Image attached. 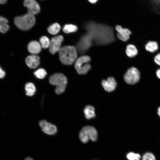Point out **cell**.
Here are the masks:
<instances>
[{"label": "cell", "mask_w": 160, "mask_h": 160, "mask_svg": "<svg viewBox=\"0 0 160 160\" xmlns=\"http://www.w3.org/2000/svg\"><path fill=\"white\" fill-rule=\"evenodd\" d=\"M59 52L60 60L64 64L71 65L77 59V50L74 46H64Z\"/></svg>", "instance_id": "obj_1"}, {"label": "cell", "mask_w": 160, "mask_h": 160, "mask_svg": "<svg viewBox=\"0 0 160 160\" xmlns=\"http://www.w3.org/2000/svg\"><path fill=\"white\" fill-rule=\"evenodd\" d=\"M36 19L34 15L29 13L23 16L16 17L14 23L19 29L27 30L31 28L35 24Z\"/></svg>", "instance_id": "obj_2"}, {"label": "cell", "mask_w": 160, "mask_h": 160, "mask_svg": "<svg viewBox=\"0 0 160 160\" xmlns=\"http://www.w3.org/2000/svg\"><path fill=\"white\" fill-rule=\"evenodd\" d=\"M50 83L56 86L55 93L59 95L65 91L67 83L66 77L61 73H55L51 76L49 79Z\"/></svg>", "instance_id": "obj_3"}, {"label": "cell", "mask_w": 160, "mask_h": 160, "mask_svg": "<svg viewBox=\"0 0 160 160\" xmlns=\"http://www.w3.org/2000/svg\"><path fill=\"white\" fill-rule=\"evenodd\" d=\"M79 138L84 143H87L89 140L96 141L97 138V133L96 129L91 126H87L83 127L79 133Z\"/></svg>", "instance_id": "obj_4"}, {"label": "cell", "mask_w": 160, "mask_h": 160, "mask_svg": "<svg viewBox=\"0 0 160 160\" xmlns=\"http://www.w3.org/2000/svg\"><path fill=\"white\" fill-rule=\"evenodd\" d=\"M90 57L87 55L81 56L76 61L75 67L77 72L79 74H86L91 68L89 63L90 61Z\"/></svg>", "instance_id": "obj_5"}, {"label": "cell", "mask_w": 160, "mask_h": 160, "mask_svg": "<svg viewBox=\"0 0 160 160\" xmlns=\"http://www.w3.org/2000/svg\"><path fill=\"white\" fill-rule=\"evenodd\" d=\"M125 81L129 84H134L139 81L140 78V73L137 69L132 67L128 69L124 76Z\"/></svg>", "instance_id": "obj_6"}, {"label": "cell", "mask_w": 160, "mask_h": 160, "mask_svg": "<svg viewBox=\"0 0 160 160\" xmlns=\"http://www.w3.org/2000/svg\"><path fill=\"white\" fill-rule=\"evenodd\" d=\"M63 40V37L61 35L56 36L51 39L49 47V51L51 53L54 54L60 51Z\"/></svg>", "instance_id": "obj_7"}, {"label": "cell", "mask_w": 160, "mask_h": 160, "mask_svg": "<svg viewBox=\"0 0 160 160\" xmlns=\"http://www.w3.org/2000/svg\"><path fill=\"white\" fill-rule=\"evenodd\" d=\"M23 4L27 8L28 13L34 15L38 14L40 11V6L35 0H24Z\"/></svg>", "instance_id": "obj_8"}, {"label": "cell", "mask_w": 160, "mask_h": 160, "mask_svg": "<svg viewBox=\"0 0 160 160\" xmlns=\"http://www.w3.org/2000/svg\"><path fill=\"white\" fill-rule=\"evenodd\" d=\"M39 125L41 127L42 131L46 134L53 135L56 134L57 131L56 127L45 120L40 121Z\"/></svg>", "instance_id": "obj_9"}, {"label": "cell", "mask_w": 160, "mask_h": 160, "mask_svg": "<svg viewBox=\"0 0 160 160\" xmlns=\"http://www.w3.org/2000/svg\"><path fill=\"white\" fill-rule=\"evenodd\" d=\"M102 85L105 91L110 92L115 89L117 83L115 79L113 77H109L106 80H103L102 81Z\"/></svg>", "instance_id": "obj_10"}, {"label": "cell", "mask_w": 160, "mask_h": 160, "mask_svg": "<svg viewBox=\"0 0 160 160\" xmlns=\"http://www.w3.org/2000/svg\"><path fill=\"white\" fill-rule=\"evenodd\" d=\"M115 28L118 32L117 36L119 39L123 41H126L129 39L131 32L129 29L123 28L119 25H117Z\"/></svg>", "instance_id": "obj_11"}, {"label": "cell", "mask_w": 160, "mask_h": 160, "mask_svg": "<svg viewBox=\"0 0 160 160\" xmlns=\"http://www.w3.org/2000/svg\"><path fill=\"white\" fill-rule=\"evenodd\" d=\"M27 65L30 68H35L40 63V58L37 55H33L28 56L25 60Z\"/></svg>", "instance_id": "obj_12"}, {"label": "cell", "mask_w": 160, "mask_h": 160, "mask_svg": "<svg viewBox=\"0 0 160 160\" xmlns=\"http://www.w3.org/2000/svg\"><path fill=\"white\" fill-rule=\"evenodd\" d=\"M41 46L40 44L36 41H32L28 44V49L29 52L33 54L39 53L41 51Z\"/></svg>", "instance_id": "obj_13"}, {"label": "cell", "mask_w": 160, "mask_h": 160, "mask_svg": "<svg viewBox=\"0 0 160 160\" xmlns=\"http://www.w3.org/2000/svg\"><path fill=\"white\" fill-rule=\"evenodd\" d=\"M95 109L94 107L91 105L86 106L84 110L85 116L87 119H90L95 117Z\"/></svg>", "instance_id": "obj_14"}, {"label": "cell", "mask_w": 160, "mask_h": 160, "mask_svg": "<svg viewBox=\"0 0 160 160\" xmlns=\"http://www.w3.org/2000/svg\"><path fill=\"white\" fill-rule=\"evenodd\" d=\"M8 22L6 18L0 16V33H5L9 30V26L8 24Z\"/></svg>", "instance_id": "obj_15"}, {"label": "cell", "mask_w": 160, "mask_h": 160, "mask_svg": "<svg viewBox=\"0 0 160 160\" xmlns=\"http://www.w3.org/2000/svg\"><path fill=\"white\" fill-rule=\"evenodd\" d=\"M126 52L127 55L129 57H133L137 54V50L136 47L132 44H129L127 46Z\"/></svg>", "instance_id": "obj_16"}, {"label": "cell", "mask_w": 160, "mask_h": 160, "mask_svg": "<svg viewBox=\"0 0 160 160\" xmlns=\"http://www.w3.org/2000/svg\"><path fill=\"white\" fill-rule=\"evenodd\" d=\"M25 89L26 95L29 96L33 95L36 91L34 85L31 82L25 84Z\"/></svg>", "instance_id": "obj_17"}, {"label": "cell", "mask_w": 160, "mask_h": 160, "mask_svg": "<svg viewBox=\"0 0 160 160\" xmlns=\"http://www.w3.org/2000/svg\"><path fill=\"white\" fill-rule=\"evenodd\" d=\"M158 48L157 43L154 41H149L145 46L146 50L151 52H154L157 50Z\"/></svg>", "instance_id": "obj_18"}, {"label": "cell", "mask_w": 160, "mask_h": 160, "mask_svg": "<svg viewBox=\"0 0 160 160\" xmlns=\"http://www.w3.org/2000/svg\"><path fill=\"white\" fill-rule=\"evenodd\" d=\"M60 28V25L55 23L50 25L47 29L48 32L52 35L57 34L59 31Z\"/></svg>", "instance_id": "obj_19"}, {"label": "cell", "mask_w": 160, "mask_h": 160, "mask_svg": "<svg viewBox=\"0 0 160 160\" xmlns=\"http://www.w3.org/2000/svg\"><path fill=\"white\" fill-rule=\"evenodd\" d=\"M77 30V27L76 26L71 24L65 25L63 28V31L66 33L75 32Z\"/></svg>", "instance_id": "obj_20"}, {"label": "cell", "mask_w": 160, "mask_h": 160, "mask_svg": "<svg viewBox=\"0 0 160 160\" xmlns=\"http://www.w3.org/2000/svg\"><path fill=\"white\" fill-rule=\"evenodd\" d=\"M34 74L37 78L42 79L45 77L47 75V72L44 69L41 68L34 72Z\"/></svg>", "instance_id": "obj_21"}, {"label": "cell", "mask_w": 160, "mask_h": 160, "mask_svg": "<svg viewBox=\"0 0 160 160\" xmlns=\"http://www.w3.org/2000/svg\"><path fill=\"white\" fill-rule=\"evenodd\" d=\"M50 40L46 36L41 37L39 39L41 47L44 48H46L49 47Z\"/></svg>", "instance_id": "obj_22"}, {"label": "cell", "mask_w": 160, "mask_h": 160, "mask_svg": "<svg viewBox=\"0 0 160 160\" xmlns=\"http://www.w3.org/2000/svg\"><path fill=\"white\" fill-rule=\"evenodd\" d=\"M127 159L129 160H140V155L138 153L130 152L127 155Z\"/></svg>", "instance_id": "obj_23"}, {"label": "cell", "mask_w": 160, "mask_h": 160, "mask_svg": "<svg viewBox=\"0 0 160 160\" xmlns=\"http://www.w3.org/2000/svg\"><path fill=\"white\" fill-rule=\"evenodd\" d=\"M142 160H156V158L153 153L147 152L143 155L142 157Z\"/></svg>", "instance_id": "obj_24"}, {"label": "cell", "mask_w": 160, "mask_h": 160, "mask_svg": "<svg viewBox=\"0 0 160 160\" xmlns=\"http://www.w3.org/2000/svg\"><path fill=\"white\" fill-rule=\"evenodd\" d=\"M154 61L156 64L160 65V53H159L155 56Z\"/></svg>", "instance_id": "obj_25"}, {"label": "cell", "mask_w": 160, "mask_h": 160, "mask_svg": "<svg viewBox=\"0 0 160 160\" xmlns=\"http://www.w3.org/2000/svg\"><path fill=\"white\" fill-rule=\"evenodd\" d=\"M5 75V72L0 66V79L3 78Z\"/></svg>", "instance_id": "obj_26"}, {"label": "cell", "mask_w": 160, "mask_h": 160, "mask_svg": "<svg viewBox=\"0 0 160 160\" xmlns=\"http://www.w3.org/2000/svg\"><path fill=\"white\" fill-rule=\"evenodd\" d=\"M156 75L157 77L160 79V68L158 69L156 71Z\"/></svg>", "instance_id": "obj_27"}, {"label": "cell", "mask_w": 160, "mask_h": 160, "mask_svg": "<svg viewBox=\"0 0 160 160\" xmlns=\"http://www.w3.org/2000/svg\"><path fill=\"white\" fill-rule=\"evenodd\" d=\"M90 3L94 4L97 3L98 0H87Z\"/></svg>", "instance_id": "obj_28"}, {"label": "cell", "mask_w": 160, "mask_h": 160, "mask_svg": "<svg viewBox=\"0 0 160 160\" xmlns=\"http://www.w3.org/2000/svg\"><path fill=\"white\" fill-rule=\"evenodd\" d=\"M7 0H0V4H5L7 1Z\"/></svg>", "instance_id": "obj_29"}, {"label": "cell", "mask_w": 160, "mask_h": 160, "mask_svg": "<svg viewBox=\"0 0 160 160\" xmlns=\"http://www.w3.org/2000/svg\"><path fill=\"white\" fill-rule=\"evenodd\" d=\"M24 160H33L31 158L28 157H26Z\"/></svg>", "instance_id": "obj_30"}, {"label": "cell", "mask_w": 160, "mask_h": 160, "mask_svg": "<svg viewBox=\"0 0 160 160\" xmlns=\"http://www.w3.org/2000/svg\"><path fill=\"white\" fill-rule=\"evenodd\" d=\"M158 114L159 117H160V107H159L158 108Z\"/></svg>", "instance_id": "obj_31"}, {"label": "cell", "mask_w": 160, "mask_h": 160, "mask_svg": "<svg viewBox=\"0 0 160 160\" xmlns=\"http://www.w3.org/2000/svg\"><path fill=\"white\" fill-rule=\"evenodd\" d=\"M156 1H157L160 2V0H156Z\"/></svg>", "instance_id": "obj_32"}]
</instances>
